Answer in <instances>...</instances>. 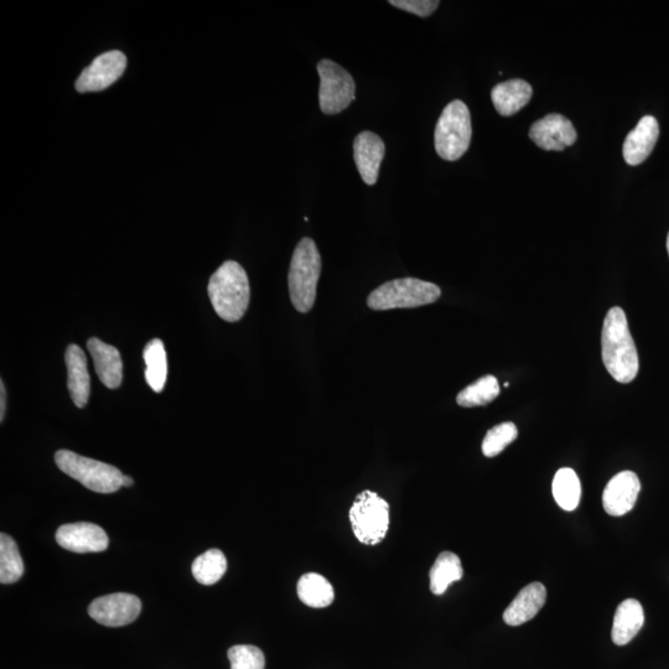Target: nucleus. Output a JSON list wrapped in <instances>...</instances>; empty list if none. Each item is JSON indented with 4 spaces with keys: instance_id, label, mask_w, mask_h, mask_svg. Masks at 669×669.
Here are the masks:
<instances>
[{
    "instance_id": "nucleus-1",
    "label": "nucleus",
    "mask_w": 669,
    "mask_h": 669,
    "mask_svg": "<svg viewBox=\"0 0 669 669\" xmlns=\"http://www.w3.org/2000/svg\"><path fill=\"white\" fill-rule=\"evenodd\" d=\"M603 361L611 377L619 383H630L639 373L640 362L632 339L625 311L619 307L609 310L604 320Z\"/></svg>"
},
{
    "instance_id": "nucleus-2",
    "label": "nucleus",
    "mask_w": 669,
    "mask_h": 669,
    "mask_svg": "<svg viewBox=\"0 0 669 669\" xmlns=\"http://www.w3.org/2000/svg\"><path fill=\"white\" fill-rule=\"evenodd\" d=\"M207 293L217 315L227 323H237L250 305L251 289L245 269L227 261L212 274Z\"/></svg>"
},
{
    "instance_id": "nucleus-3",
    "label": "nucleus",
    "mask_w": 669,
    "mask_h": 669,
    "mask_svg": "<svg viewBox=\"0 0 669 669\" xmlns=\"http://www.w3.org/2000/svg\"><path fill=\"white\" fill-rule=\"evenodd\" d=\"M320 273L318 247L311 238L305 237L295 248L288 276L290 300L299 313H309L314 307Z\"/></svg>"
},
{
    "instance_id": "nucleus-4",
    "label": "nucleus",
    "mask_w": 669,
    "mask_h": 669,
    "mask_svg": "<svg viewBox=\"0 0 669 669\" xmlns=\"http://www.w3.org/2000/svg\"><path fill=\"white\" fill-rule=\"evenodd\" d=\"M440 295L437 284L417 278L394 279L373 290L367 305L377 311L418 308L437 302Z\"/></svg>"
},
{
    "instance_id": "nucleus-5",
    "label": "nucleus",
    "mask_w": 669,
    "mask_h": 669,
    "mask_svg": "<svg viewBox=\"0 0 669 669\" xmlns=\"http://www.w3.org/2000/svg\"><path fill=\"white\" fill-rule=\"evenodd\" d=\"M473 126L468 106L463 101L450 102L435 127V150L440 158L455 162L468 152Z\"/></svg>"
},
{
    "instance_id": "nucleus-6",
    "label": "nucleus",
    "mask_w": 669,
    "mask_h": 669,
    "mask_svg": "<svg viewBox=\"0 0 669 669\" xmlns=\"http://www.w3.org/2000/svg\"><path fill=\"white\" fill-rule=\"evenodd\" d=\"M55 463L62 473L98 494H112L123 487L124 475L117 468L102 461L85 458L74 451H57Z\"/></svg>"
},
{
    "instance_id": "nucleus-7",
    "label": "nucleus",
    "mask_w": 669,
    "mask_h": 669,
    "mask_svg": "<svg viewBox=\"0 0 669 669\" xmlns=\"http://www.w3.org/2000/svg\"><path fill=\"white\" fill-rule=\"evenodd\" d=\"M352 531L367 546H376L390 528V506L376 492L363 491L350 510Z\"/></svg>"
},
{
    "instance_id": "nucleus-8",
    "label": "nucleus",
    "mask_w": 669,
    "mask_h": 669,
    "mask_svg": "<svg viewBox=\"0 0 669 669\" xmlns=\"http://www.w3.org/2000/svg\"><path fill=\"white\" fill-rule=\"evenodd\" d=\"M320 76V110L325 114H337L345 111L355 101L356 85L354 79L336 62L325 59L318 64Z\"/></svg>"
},
{
    "instance_id": "nucleus-9",
    "label": "nucleus",
    "mask_w": 669,
    "mask_h": 669,
    "mask_svg": "<svg viewBox=\"0 0 669 669\" xmlns=\"http://www.w3.org/2000/svg\"><path fill=\"white\" fill-rule=\"evenodd\" d=\"M142 610V603L136 595L116 593L93 600L88 614L98 624L121 627L132 624Z\"/></svg>"
},
{
    "instance_id": "nucleus-10",
    "label": "nucleus",
    "mask_w": 669,
    "mask_h": 669,
    "mask_svg": "<svg viewBox=\"0 0 669 669\" xmlns=\"http://www.w3.org/2000/svg\"><path fill=\"white\" fill-rule=\"evenodd\" d=\"M126 67L127 57L122 51H108L82 71L76 81V90L80 93L106 90L124 74Z\"/></svg>"
},
{
    "instance_id": "nucleus-11",
    "label": "nucleus",
    "mask_w": 669,
    "mask_h": 669,
    "mask_svg": "<svg viewBox=\"0 0 669 669\" xmlns=\"http://www.w3.org/2000/svg\"><path fill=\"white\" fill-rule=\"evenodd\" d=\"M530 138L543 150L563 152L577 142L578 134L567 117L553 113L532 124Z\"/></svg>"
},
{
    "instance_id": "nucleus-12",
    "label": "nucleus",
    "mask_w": 669,
    "mask_h": 669,
    "mask_svg": "<svg viewBox=\"0 0 669 669\" xmlns=\"http://www.w3.org/2000/svg\"><path fill=\"white\" fill-rule=\"evenodd\" d=\"M59 546L75 553H100L108 548L107 533L93 523H69L56 532Z\"/></svg>"
},
{
    "instance_id": "nucleus-13",
    "label": "nucleus",
    "mask_w": 669,
    "mask_h": 669,
    "mask_svg": "<svg viewBox=\"0 0 669 669\" xmlns=\"http://www.w3.org/2000/svg\"><path fill=\"white\" fill-rule=\"evenodd\" d=\"M641 491L639 477L632 471H622L606 485L603 494L604 510L608 515L620 517L634 508Z\"/></svg>"
},
{
    "instance_id": "nucleus-14",
    "label": "nucleus",
    "mask_w": 669,
    "mask_h": 669,
    "mask_svg": "<svg viewBox=\"0 0 669 669\" xmlns=\"http://www.w3.org/2000/svg\"><path fill=\"white\" fill-rule=\"evenodd\" d=\"M386 145L380 136L372 132H362L354 142L356 167L365 184L375 185L381 164L385 158Z\"/></svg>"
},
{
    "instance_id": "nucleus-15",
    "label": "nucleus",
    "mask_w": 669,
    "mask_h": 669,
    "mask_svg": "<svg viewBox=\"0 0 669 669\" xmlns=\"http://www.w3.org/2000/svg\"><path fill=\"white\" fill-rule=\"evenodd\" d=\"M658 137H660V126L657 119L653 116L641 118L634 131H631L625 139L622 149L625 162L631 167L645 162L655 149Z\"/></svg>"
},
{
    "instance_id": "nucleus-16",
    "label": "nucleus",
    "mask_w": 669,
    "mask_h": 669,
    "mask_svg": "<svg viewBox=\"0 0 669 669\" xmlns=\"http://www.w3.org/2000/svg\"><path fill=\"white\" fill-rule=\"evenodd\" d=\"M547 589L541 583L525 586L503 613L508 626H520L536 617L546 604Z\"/></svg>"
},
{
    "instance_id": "nucleus-17",
    "label": "nucleus",
    "mask_w": 669,
    "mask_h": 669,
    "mask_svg": "<svg viewBox=\"0 0 669 669\" xmlns=\"http://www.w3.org/2000/svg\"><path fill=\"white\" fill-rule=\"evenodd\" d=\"M98 377L107 388L116 390L123 381V362L121 354L116 347L105 344V342L92 337L87 342Z\"/></svg>"
},
{
    "instance_id": "nucleus-18",
    "label": "nucleus",
    "mask_w": 669,
    "mask_h": 669,
    "mask_svg": "<svg viewBox=\"0 0 669 669\" xmlns=\"http://www.w3.org/2000/svg\"><path fill=\"white\" fill-rule=\"evenodd\" d=\"M67 387L76 407L85 408L91 393V380L87 370V359L80 346L70 345L65 354Z\"/></svg>"
},
{
    "instance_id": "nucleus-19",
    "label": "nucleus",
    "mask_w": 669,
    "mask_h": 669,
    "mask_svg": "<svg viewBox=\"0 0 669 669\" xmlns=\"http://www.w3.org/2000/svg\"><path fill=\"white\" fill-rule=\"evenodd\" d=\"M532 96V86L520 79L502 82L492 88L491 92L492 103L503 117H511L520 112L528 105Z\"/></svg>"
},
{
    "instance_id": "nucleus-20",
    "label": "nucleus",
    "mask_w": 669,
    "mask_h": 669,
    "mask_svg": "<svg viewBox=\"0 0 669 669\" xmlns=\"http://www.w3.org/2000/svg\"><path fill=\"white\" fill-rule=\"evenodd\" d=\"M645 624L642 605L635 599L622 601L616 610L611 639L615 645L625 646L634 640Z\"/></svg>"
},
{
    "instance_id": "nucleus-21",
    "label": "nucleus",
    "mask_w": 669,
    "mask_h": 669,
    "mask_svg": "<svg viewBox=\"0 0 669 669\" xmlns=\"http://www.w3.org/2000/svg\"><path fill=\"white\" fill-rule=\"evenodd\" d=\"M300 601L314 609H323L333 604L335 591L333 585L318 573L304 574L298 583Z\"/></svg>"
},
{
    "instance_id": "nucleus-22",
    "label": "nucleus",
    "mask_w": 669,
    "mask_h": 669,
    "mask_svg": "<svg viewBox=\"0 0 669 669\" xmlns=\"http://www.w3.org/2000/svg\"><path fill=\"white\" fill-rule=\"evenodd\" d=\"M464 569L461 560L456 554L443 552L430 569V591L435 595H443L449 585L459 582L463 578Z\"/></svg>"
},
{
    "instance_id": "nucleus-23",
    "label": "nucleus",
    "mask_w": 669,
    "mask_h": 669,
    "mask_svg": "<svg viewBox=\"0 0 669 669\" xmlns=\"http://www.w3.org/2000/svg\"><path fill=\"white\" fill-rule=\"evenodd\" d=\"M145 361V380L154 392L164 390L168 376L167 352L162 340L154 339L148 342L143 351Z\"/></svg>"
},
{
    "instance_id": "nucleus-24",
    "label": "nucleus",
    "mask_w": 669,
    "mask_h": 669,
    "mask_svg": "<svg viewBox=\"0 0 669 669\" xmlns=\"http://www.w3.org/2000/svg\"><path fill=\"white\" fill-rule=\"evenodd\" d=\"M553 496L564 511L577 510L582 497V485L574 470L569 468L558 470L553 480Z\"/></svg>"
},
{
    "instance_id": "nucleus-25",
    "label": "nucleus",
    "mask_w": 669,
    "mask_h": 669,
    "mask_svg": "<svg viewBox=\"0 0 669 669\" xmlns=\"http://www.w3.org/2000/svg\"><path fill=\"white\" fill-rule=\"evenodd\" d=\"M24 574V563L19 548L8 534H0V583L13 584Z\"/></svg>"
},
{
    "instance_id": "nucleus-26",
    "label": "nucleus",
    "mask_w": 669,
    "mask_h": 669,
    "mask_svg": "<svg viewBox=\"0 0 669 669\" xmlns=\"http://www.w3.org/2000/svg\"><path fill=\"white\" fill-rule=\"evenodd\" d=\"M191 570L200 584L214 585L225 575L227 559L219 549H210L194 560Z\"/></svg>"
},
{
    "instance_id": "nucleus-27",
    "label": "nucleus",
    "mask_w": 669,
    "mask_h": 669,
    "mask_svg": "<svg viewBox=\"0 0 669 669\" xmlns=\"http://www.w3.org/2000/svg\"><path fill=\"white\" fill-rule=\"evenodd\" d=\"M499 394V381L495 376L489 375L480 378L473 385L461 391L456 397V402L465 408L480 407L495 401Z\"/></svg>"
},
{
    "instance_id": "nucleus-28",
    "label": "nucleus",
    "mask_w": 669,
    "mask_h": 669,
    "mask_svg": "<svg viewBox=\"0 0 669 669\" xmlns=\"http://www.w3.org/2000/svg\"><path fill=\"white\" fill-rule=\"evenodd\" d=\"M517 435V427L511 422L496 425L487 432L484 442H482V453L487 458H495L506 449L507 445L515 442Z\"/></svg>"
},
{
    "instance_id": "nucleus-29",
    "label": "nucleus",
    "mask_w": 669,
    "mask_h": 669,
    "mask_svg": "<svg viewBox=\"0 0 669 669\" xmlns=\"http://www.w3.org/2000/svg\"><path fill=\"white\" fill-rule=\"evenodd\" d=\"M231 669H264L266 658L258 647L252 645L233 646L228 650Z\"/></svg>"
},
{
    "instance_id": "nucleus-30",
    "label": "nucleus",
    "mask_w": 669,
    "mask_h": 669,
    "mask_svg": "<svg viewBox=\"0 0 669 669\" xmlns=\"http://www.w3.org/2000/svg\"><path fill=\"white\" fill-rule=\"evenodd\" d=\"M390 4L394 8L406 10L420 18H428L437 10L440 2L438 0H391Z\"/></svg>"
},
{
    "instance_id": "nucleus-31",
    "label": "nucleus",
    "mask_w": 669,
    "mask_h": 669,
    "mask_svg": "<svg viewBox=\"0 0 669 669\" xmlns=\"http://www.w3.org/2000/svg\"><path fill=\"white\" fill-rule=\"evenodd\" d=\"M5 411H7V391H5V386L3 380L0 381V422H3L5 417Z\"/></svg>"
},
{
    "instance_id": "nucleus-32",
    "label": "nucleus",
    "mask_w": 669,
    "mask_h": 669,
    "mask_svg": "<svg viewBox=\"0 0 669 669\" xmlns=\"http://www.w3.org/2000/svg\"><path fill=\"white\" fill-rule=\"evenodd\" d=\"M134 484V481L132 477H129L127 475H124L123 477V486L124 487H131Z\"/></svg>"
},
{
    "instance_id": "nucleus-33",
    "label": "nucleus",
    "mask_w": 669,
    "mask_h": 669,
    "mask_svg": "<svg viewBox=\"0 0 669 669\" xmlns=\"http://www.w3.org/2000/svg\"><path fill=\"white\" fill-rule=\"evenodd\" d=\"M667 251H668V256H669V233H668V237H667Z\"/></svg>"
}]
</instances>
